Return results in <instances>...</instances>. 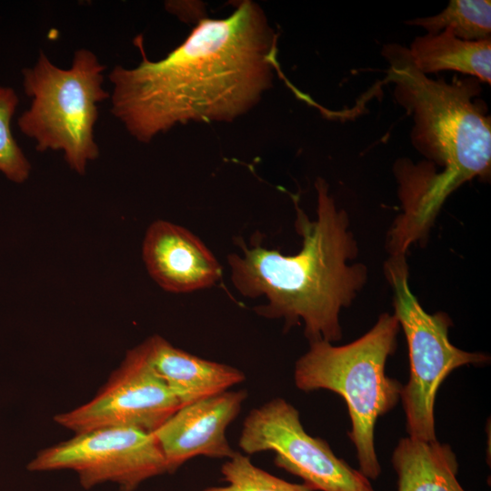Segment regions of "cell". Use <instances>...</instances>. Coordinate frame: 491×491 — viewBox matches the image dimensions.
Listing matches in <instances>:
<instances>
[{
  "label": "cell",
  "mask_w": 491,
  "mask_h": 491,
  "mask_svg": "<svg viewBox=\"0 0 491 491\" xmlns=\"http://www.w3.org/2000/svg\"><path fill=\"white\" fill-rule=\"evenodd\" d=\"M276 34L255 2H240L226 18H201L184 42L149 60L115 66L111 113L141 143L189 122H231L247 113L272 85Z\"/></svg>",
  "instance_id": "cell-1"
},
{
  "label": "cell",
  "mask_w": 491,
  "mask_h": 491,
  "mask_svg": "<svg viewBox=\"0 0 491 491\" xmlns=\"http://www.w3.org/2000/svg\"><path fill=\"white\" fill-rule=\"evenodd\" d=\"M408 50L425 75L451 70L491 83V39L466 41L445 29L416 37Z\"/></svg>",
  "instance_id": "cell-14"
},
{
  "label": "cell",
  "mask_w": 491,
  "mask_h": 491,
  "mask_svg": "<svg viewBox=\"0 0 491 491\" xmlns=\"http://www.w3.org/2000/svg\"><path fill=\"white\" fill-rule=\"evenodd\" d=\"M317 216L310 220L294 197L296 230L302 247L283 255L259 242L239 244L241 253H230L227 264L234 287L247 298L266 299L256 306L257 315L284 319L287 329L304 323L309 343L336 342L342 338L339 313L347 307L366 281L363 264L349 265L357 255L346 213L336 206L322 178L315 184Z\"/></svg>",
  "instance_id": "cell-2"
},
{
  "label": "cell",
  "mask_w": 491,
  "mask_h": 491,
  "mask_svg": "<svg viewBox=\"0 0 491 491\" xmlns=\"http://www.w3.org/2000/svg\"><path fill=\"white\" fill-rule=\"evenodd\" d=\"M18 103L13 88L0 85V172L15 183H23L29 177L31 165L11 129Z\"/></svg>",
  "instance_id": "cell-17"
},
{
  "label": "cell",
  "mask_w": 491,
  "mask_h": 491,
  "mask_svg": "<svg viewBox=\"0 0 491 491\" xmlns=\"http://www.w3.org/2000/svg\"><path fill=\"white\" fill-rule=\"evenodd\" d=\"M221 475L225 486L198 491H311L303 484L286 481L257 467L240 452L223 464Z\"/></svg>",
  "instance_id": "cell-16"
},
{
  "label": "cell",
  "mask_w": 491,
  "mask_h": 491,
  "mask_svg": "<svg viewBox=\"0 0 491 491\" xmlns=\"http://www.w3.org/2000/svg\"><path fill=\"white\" fill-rule=\"evenodd\" d=\"M397 491H466L457 479L458 462L451 446L407 436L392 455Z\"/></svg>",
  "instance_id": "cell-13"
},
{
  "label": "cell",
  "mask_w": 491,
  "mask_h": 491,
  "mask_svg": "<svg viewBox=\"0 0 491 491\" xmlns=\"http://www.w3.org/2000/svg\"><path fill=\"white\" fill-rule=\"evenodd\" d=\"M142 257L152 279L170 293L206 289L222 276L220 263L198 236L165 220H156L148 226Z\"/></svg>",
  "instance_id": "cell-11"
},
{
  "label": "cell",
  "mask_w": 491,
  "mask_h": 491,
  "mask_svg": "<svg viewBox=\"0 0 491 491\" xmlns=\"http://www.w3.org/2000/svg\"><path fill=\"white\" fill-rule=\"evenodd\" d=\"M399 326L394 314L383 313L368 332L349 344L309 343L308 351L295 365L294 380L299 390L326 389L344 398L358 470L372 480L381 474L374 440L376 423L396 406L403 389L401 383L386 374Z\"/></svg>",
  "instance_id": "cell-4"
},
{
  "label": "cell",
  "mask_w": 491,
  "mask_h": 491,
  "mask_svg": "<svg viewBox=\"0 0 491 491\" xmlns=\"http://www.w3.org/2000/svg\"><path fill=\"white\" fill-rule=\"evenodd\" d=\"M385 268L394 291V315L408 346L410 375L400 396L406 432L414 438L436 440L434 406L440 385L456 368L485 364L489 356L464 351L450 342L449 317L428 314L411 292L405 255L391 256Z\"/></svg>",
  "instance_id": "cell-6"
},
{
  "label": "cell",
  "mask_w": 491,
  "mask_h": 491,
  "mask_svg": "<svg viewBox=\"0 0 491 491\" xmlns=\"http://www.w3.org/2000/svg\"><path fill=\"white\" fill-rule=\"evenodd\" d=\"M388 62L386 82L395 85L396 102L413 117L411 141L455 191L475 178H487L491 169V119L482 100L480 81L454 77L435 80L415 65L409 50L384 45Z\"/></svg>",
  "instance_id": "cell-3"
},
{
  "label": "cell",
  "mask_w": 491,
  "mask_h": 491,
  "mask_svg": "<svg viewBox=\"0 0 491 491\" xmlns=\"http://www.w3.org/2000/svg\"><path fill=\"white\" fill-rule=\"evenodd\" d=\"M238 445L247 455L274 452L275 465L301 478L311 491H376L370 479L337 457L326 441L306 433L298 410L284 398L249 412Z\"/></svg>",
  "instance_id": "cell-7"
},
{
  "label": "cell",
  "mask_w": 491,
  "mask_h": 491,
  "mask_svg": "<svg viewBox=\"0 0 491 491\" xmlns=\"http://www.w3.org/2000/svg\"><path fill=\"white\" fill-rule=\"evenodd\" d=\"M31 472L73 470L85 489L103 483L135 491L142 483L167 473L166 461L153 433L131 427H105L75 434L40 450L27 464Z\"/></svg>",
  "instance_id": "cell-8"
},
{
  "label": "cell",
  "mask_w": 491,
  "mask_h": 491,
  "mask_svg": "<svg viewBox=\"0 0 491 491\" xmlns=\"http://www.w3.org/2000/svg\"><path fill=\"white\" fill-rule=\"evenodd\" d=\"M144 342L155 370L181 406L230 390L246 379L238 368L192 355L161 336Z\"/></svg>",
  "instance_id": "cell-12"
},
{
  "label": "cell",
  "mask_w": 491,
  "mask_h": 491,
  "mask_svg": "<svg viewBox=\"0 0 491 491\" xmlns=\"http://www.w3.org/2000/svg\"><path fill=\"white\" fill-rule=\"evenodd\" d=\"M180 407L155 370L142 342L126 352L93 399L55 415L54 420L75 434L105 427L154 433Z\"/></svg>",
  "instance_id": "cell-9"
},
{
  "label": "cell",
  "mask_w": 491,
  "mask_h": 491,
  "mask_svg": "<svg viewBox=\"0 0 491 491\" xmlns=\"http://www.w3.org/2000/svg\"><path fill=\"white\" fill-rule=\"evenodd\" d=\"M247 392L227 390L181 406L153 434L166 461L167 473H175L196 456L231 458L226 438L228 426L239 415Z\"/></svg>",
  "instance_id": "cell-10"
},
{
  "label": "cell",
  "mask_w": 491,
  "mask_h": 491,
  "mask_svg": "<svg viewBox=\"0 0 491 491\" xmlns=\"http://www.w3.org/2000/svg\"><path fill=\"white\" fill-rule=\"evenodd\" d=\"M409 25L423 27L435 35L448 29L466 41L491 39V2L489 0H451L439 14L411 19Z\"/></svg>",
  "instance_id": "cell-15"
},
{
  "label": "cell",
  "mask_w": 491,
  "mask_h": 491,
  "mask_svg": "<svg viewBox=\"0 0 491 491\" xmlns=\"http://www.w3.org/2000/svg\"><path fill=\"white\" fill-rule=\"evenodd\" d=\"M105 69L95 53L80 48L70 68L54 65L40 50L35 64L22 70L24 91L32 102L18 118L20 131L35 140L39 152L62 151L79 175L99 156L94 129L98 105L110 97L103 88Z\"/></svg>",
  "instance_id": "cell-5"
}]
</instances>
